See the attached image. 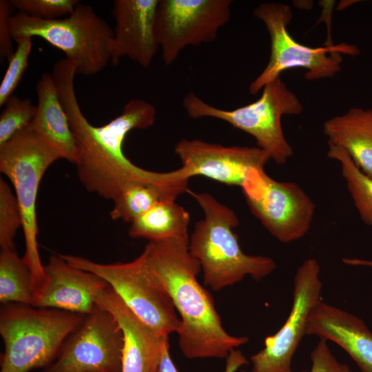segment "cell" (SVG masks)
<instances>
[{
	"mask_svg": "<svg viewBox=\"0 0 372 372\" xmlns=\"http://www.w3.org/2000/svg\"><path fill=\"white\" fill-rule=\"evenodd\" d=\"M158 0H115L112 14L116 25L110 45L111 63L127 56L144 68L149 66L159 48L156 35Z\"/></svg>",
	"mask_w": 372,
	"mask_h": 372,
	"instance_id": "9a60e30c",
	"label": "cell"
},
{
	"mask_svg": "<svg viewBox=\"0 0 372 372\" xmlns=\"http://www.w3.org/2000/svg\"><path fill=\"white\" fill-rule=\"evenodd\" d=\"M96 304L108 311L123 335L121 372H154L169 336L140 319L108 285L98 294Z\"/></svg>",
	"mask_w": 372,
	"mask_h": 372,
	"instance_id": "2e32d148",
	"label": "cell"
},
{
	"mask_svg": "<svg viewBox=\"0 0 372 372\" xmlns=\"http://www.w3.org/2000/svg\"><path fill=\"white\" fill-rule=\"evenodd\" d=\"M59 158L56 151L29 126L0 146V171L12 183L21 213L23 259L31 273L34 301L48 284L38 249L37 194L45 172Z\"/></svg>",
	"mask_w": 372,
	"mask_h": 372,
	"instance_id": "5b68a950",
	"label": "cell"
},
{
	"mask_svg": "<svg viewBox=\"0 0 372 372\" xmlns=\"http://www.w3.org/2000/svg\"><path fill=\"white\" fill-rule=\"evenodd\" d=\"M320 266L315 258L305 260L297 269L293 281V300L286 322L267 337L265 347L250 358L251 372H293L292 359L305 335L308 317L321 300Z\"/></svg>",
	"mask_w": 372,
	"mask_h": 372,
	"instance_id": "4fadbf2b",
	"label": "cell"
},
{
	"mask_svg": "<svg viewBox=\"0 0 372 372\" xmlns=\"http://www.w3.org/2000/svg\"><path fill=\"white\" fill-rule=\"evenodd\" d=\"M14 41L40 37L61 50L76 65V74L92 76L111 62L110 45L114 30L88 5L79 3L64 18L43 20L17 12L10 20Z\"/></svg>",
	"mask_w": 372,
	"mask_h": 372,
	"instance_id": "8992f818",
	"label": "cell"
},
{
	"mask_svg": "<svg viewBox=\"0 0 372 372\" xmlns=\"http://www.w3.org/2000/svg\"><path fill=\"white\" fill-rule=\"evenodd\" d=\"M183 107L192 118L220 119L251 135L257 146L267 152L278 165L286 163L293 154L283 132L282 116L298 115L303 110L298 96L280 76L264 86L258 100L235 110L212 106L192 91L183 98Z\"/></svg>",
	"mask_w": 372,
	"mask_h": 372,
	"instance_id": "52a82bcc",
	"label": "cell"
},
{
	"mask_svg": "<svg viewBox=\"0 0 372 372\" xmlns=\"http://www.w3.org/2000/svg\"><path fill=\"white\" fill-rule=\"evenodd\" d=\"M154 372H178L170 355L169 341L165 344L161 360Z\"/></svg>",
	"mask_w": 372,
	"mask_h": 372,
	"instance_id": "1f68e13d",
	"label": "cell"
},
{
	"mask_svg": "<svg viewBox=\"0 0 372 372\" xmlns=\"http://www.w3.org/2000/svg\"><path fill=\"white\" fill-rule=\"evenodd\" d=\"M51 74L75 138L77 176L87 191L113 200L124 185L138 181L160 187L173 201L189 191V178L183 167L167 172L147 170L134 164L123 152L130 132L154 123L156 110L152 104L132 99L118 116L96 127L84 116L77 100L76 65L65 58L61 59L53 65Z\"/></svg>",
	"mask_w": 372,
	"mask_h": 372,
	"instance_id": "6da1fadb",
	"label": "cell"
},
{
	"mask_svg": "<svg viewBox=\"0 0 372 372\" xmlns=\"http://www.w3.org/2000/svg\"><path fill=\"white\" fill-rule=\"evenodd\" d=\"M0 302L34 306L31 273L14 248L1 250Z\"/></svg>",
	"mask_w": 372,
	"mask_h": 372,
	"instance_id": "7402d4cb",
	"label": "cell"
},
{
	"mask_svg": "<svg viewBox=\"0 0 372 372\" xmlns=\"http://www.w3.org/2000/svg\"><path fill=\"white\" fill-rule=\"evenodd\" d=\"M36 91L37 110L29 127L49 143L61 158L75 165L77 161L75 138L51 73L41 74Z\"/></svg>",
	"mask_w": 372,
	"mask_h": 372,
	"instance_id": "d6986e66",
	"label": "cell"
},
{
	"mask_svg": "<svg viewBox=\"0 0 372 372\" xmlns=\"http://www.w3.org/2000/svg\"><path fill=\"white\" fill-rule=\"evenodd\" d=\"M44 268L48 284L34 307L86 316L96 306L98 294L108 285L98 275L70 265L61 254L52 255Z\"/></svg>",
	"mask_w": 372,
	"mask_h": 372,
	"instance_id": "e0dca14e",
	"label": "cell"
},
{
	"mask_svg": "<svg viewBox=\"0 0 372 372\" xmlns=\"http://www.w3.org/2000/svg\"><path fill=\"white\" fill-rule=\"evenodd\" d=\"M12 8L32 17L52 20L70 14L78 0H10Z\"/></svg>",
	"mask_w": 372,
	"mask_h": 372,
	"instance_id": "83f0119b",
	"label": "cell"
},
{
	"mask_svg": "<svg viewBox=\"0 0 372 372\" xmlns=\"http://www.w3.org/2000/svg\"><path fill=\"white\" fill-rule=\"evenodd\" d=\"M123 335L114 316L96 306L44 372H121Z\"/></svg>",
	"mask_w": 372,
	"mask_h": 372,
	"instance_id": "7c38bea8",
	"label": "cell"
},
{
	"mask_svg": "<svg viewBox=\"0 0 372 372\" xmlns=\"http://www.w3.org/2000/svg\"><path fill=\"white\" fill-rule=\"evenodd\" d=\"M327 340L320 338L311 354L309 372H351L349 367L340 362L331 352Z\"/></svg>",
	"mask_w": 372,
	"mask_h": 372,
	"instance_id": "f1b7e54d",
	"label": "cell"
},
{
	"mask_svg": "<svg viewBox=\"0 0 372 372\" xmlns=\"http://www.w3.org/2000/svg\"><path fill=\"white\" fill-rule=\"evenodd\" d=\"M22 216L15 194L3 179H0V246L1 249L14 248V240Z\"/></svg>",
	"mask_w": 372,
	"mask_h": 372,
	"instance_id": "484cf974",
	"label": "cell"
},
{
	"mask_svg": "<svg viewBox=\"0 0 372 372\" xmlns=\"http://www.w3.org/2000/svg\"><path fill=\"white\" fill-rule=\"evenodd\" d=\"M0 116V146L28 127L37 113V105L29 99L11 96Z\"/></svg>",
	"mask_w": 372,
	"mask_h": 372,
	"instance_id": "d4e9b609",
	"label": "cell"
},
{
	"mask_svg": "<svg viewBox=\"0 0 372 372\" xmlns=\"http://www.w3.org/2000/svg\"><path fill=\"white\" fill-rule=\"evenodd\" d=\"M248 360L240 350L234 349L226 358V365L223 372H236L243 365L248 364Z\"/></svg>",
	"mask_w": 372,
	"mask_h": 372,
	"instance_id": "4dcf8cb0",
	"label": "cell"
},
{
	"mask_svg": "<svg viewBox=\"0 0 372 372\" xmlns=\"http://www.w3.org/2000/svg\"><path fill=\"white\" fill-rule=\"evenodd\" d=\"M328 144L342 148L355 165L372 179V107H353L323 124Z\"/></svg>",
	"mask_w": 372,
	"mask_h": 372,
	"instance_id": "ffe728a7",
	"label": "cell"
},
{
	"mask_svg": "<svg viewBox=\"0 0 372 372\" xmlns=\"http://www.w3.org/2000/svg\"><path fill=\"white\" fill-rule=\"evenodd\" d=\"M17 47L8 59V65L0 84V106L13 95L28 67L32 41L29 37H21L17 41Z\"/></svg>",
	"mask_w": 372,
	"mask_h": 372,
	"instance_id": "4316f807",
	"label": "cell"
},
{
	"mask_svg": "<svg viewBox=\"0 0 372 372\" xmlns=\"http://www.w3.org/2000/svg\"><path fill=\"white\" fill-rule=\"evenodd\" d=\"M328 145L327 156L340 163L342 176L361 220L372 227V179L355 165L342 148Z\"/></svg>",
	"mask_w": 372,
	"mask_h": 372,
	"instance_id": "cb8c5ba5",
	"label": "cell"
},
{
	"mask_svg": "<svg viewBox=\"0 0 372 372\" xmlns=\"http://www.w3.org/2000/svg\"><path fill=\"white\" fill-rule=\"evenodd\" d=\"M241 189L251 213L278 241L291 242L309 231L316 205L295 182L278 181L256 169Z\"/></svg>",
	"mask_w": 372,
	"mask_h": 372,
	"instance_id": "30bf717a",
	"label": "cell"
},
{
	"mask_svg": "<svg viewBox=\"0 0 372 372\" xmlns=\"http://www.w3.org/2000/svg\"><path fill=\"white\" fill-rule=\"evenodd\" d=\"M305 335L335 342L351 356L362 372H372V333L353 314L320 300L309 313Z\"/></svg>",
	"mask_w": 372,
	"mask_h": 372,
	"instance_id": "ac0fdd59",
	"label": "cell"
},
{
	"mask_svg": "<svg viewBox=\"0 0 372 372\" xmlns=\"http://www.w3.org/2000/svg\"><path fill=\"white\" fill-rule=\"evenodd\" d=\"M241 372H247V371L242 370V371H241ZM300 372H307V371H300Z\"/></svg>",
	"mask_w": 372,
	"mask_h": 372,
	"instance_id": "836d02e7",
	"label": "cell"
},
{
	"mask_svg": "<svg viewBox=\"0 0 372 372\" xmlns=\"http://www.w3.org/2000/svg\"><path fill=\"white\" fill-rule=\"evenodd\" d=\"M253 15L265 23L271 48L267 65L249 85L252 94L289 69H305L304 76L309 81L332 77L341 70L340 52L352 56L360 53L357 46L347 43L311 48L298 43L287 30L293 14L285 3H262L254 9Z\"/></svg>",
	"mask_w": 372,
	"mask_h": 372,
	"instance_id": "ba28073f",
	"label": "cell"
},
{
	"mask_svg": "<svg viewBox=\"0 0 372 372\" xmlns=\"http://www.w3.org/2000/svg\"><path fill=\"white\" fill-rule=\"evenodd\" d=\"M174 152L189 178L201 176L240 187L252 171L264 169L271 160L258 146H225L199 139L180 140Z\"/></svg>",
	"mask_w": 372,
	"mask_h": 372,
	"instance_id": "5bb4252c",
	"label": "cell"
},
{
	"mask_svg": "<svg viewBox=\"0 0 372 372\" xmlns=\"http://www.w3.org/2000/svg\"><path fill=\"white\" fill-rule=\"evenodd\" d=\"M231 0H158L156 35L164 64L185 48L216 39L230 19Z\"/></svg>",
	"mask_w": 372,
	"mask_h": 372,
	"instance_id": "8fae6325",
	"label": "cell"
},
{
	"mask_svg": "<svg viewBox=\"0 0 372 372\" xmlns=\"http://www.w3.org/2000/svg\"><path fill=\"white\" fill-rule=\"evenodd\" d=\"M189 212L175 201L161 200L130 223L132 238L149 241L167 239L188 234Z\"/></svg>",
	"mask_w": 372,
	"mask_h": 372,
	"instance_id": "44dd1931",
	"label": "cell"
},
{
	"mask_svg": "<svg viewBox=\"0 0 372 372\" xmlns=\"http://www.w3.org/2000/svg\"><path fill=\"white\" fill-rule=\"evenodd\" d=\"M342 262L347 265L350 266H362V267H369L372 268V260H364L360 258H342Z\"/></svg>",
	"mask_w": 372,
	"mask_h": 372,
	"instance_id": "d6a6232c",
	"label": "cell"
},
{
	"mask_svg": "<svg viewBox=\"0 0 372 372\" xmlns=\"http://www.w3.org/2000/svg\"><path fill=\"white\" fill-rule=\"evenodd\" d=\"M61 256L70 265L102 278L140 319L161 335L178 333L180 320L170 296L150 271L142 254L132 261L112 264Z\"/></svg>",
	"mask_w": 372,
	"mask_h": 372,
	"instance_id": "9c48e42d",
	"label": "cell"
},
{
	"mask_svg": "<svg viewBox=\"0 0 372 372\" xmlns=\"http://www.w3.org/2000/svg\"><path fill=\"white\" fill-rule=\"evenodd\" d=\"M188 192L204 212V218L194 225L189 249L200 263L206 285L218 291L247 276L259 281L276 269L271 258L248 255L242 250L233 230L239 224L238 218L231 208L209 193Z\"/></svg>",
	"mask_w": 372,
	"mask_h": 372,
	"instance_id": "3957f363",
	"label": "cell"
},
{
	"mask_svg": "<svg viewBox=\"0 0 372 372\" xmlns=\"http://www.w3.org/2000/svg\"><path fill=\"white\" fill-rule=\"evenodd\" d=\"M161 200H172L160 187L149 183L132 181L124 185L113 199L112 219L132 223Z\"/></svg>",
	"mask_w": 372,
	"mask_h": 372,
	"instance_id": "603a6c76",
	"label": "cell"
},
{
	"mask_svg": "<svg viewBox=\"0 0 372 372\" xmlns=\"http://www.w3.org/2000/svg\"><path fill=\"white\" fill-rule=\"evenodd\" d=\"M85 317L56 309L3 304L0 311L4 344L0 372H28L50 366Z\"/></svg>",
	"mask_w": 372,
	"mask_h": 372,
	"instance_id": "277c9868",
	"label": "cell"
},
{
	"mask_svg": "<svg viewBox=\"0 0 372 372\" xmlns=\"http://www.w3.org/2000/svg\"><path fill=\"white\" fill-rule=\"evenodd\" d=\"M12 8L10 1L0 0V57L8 59L14 51L10 20Z\"/></svg>",
	"mask_w": 372,
	"mask_h": 372,
	"instance_id": "f546056e",
	"label": "cell"
},
{
	"mask_svg": "<svg viewBox=\"0 0 372 372\" xmlns=\"http://www.w3.org/2000/svg\"><path fill=\"white\" fill-rule=\"evenodd\" d=\"M188 234L149 241L142 252L153 274L167 290L179 315L178 344L188 359L225 358L247 343L228 333L211 294L198 281L201 267L189 249Z\"/></svg>",
	"mask_w": 372,
	"mask_h": 372,
	"instance_id": "7a4b0ae2",
	"label": "cell"
}]
</instances>
